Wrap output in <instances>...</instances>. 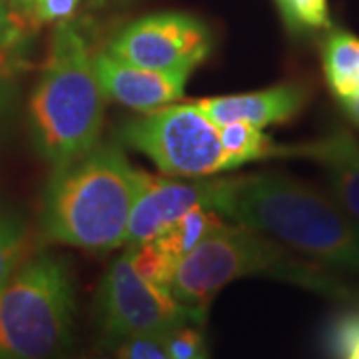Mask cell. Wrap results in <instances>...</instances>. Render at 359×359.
Masks as SVG:
<instances>
[{"mask_svg":"<svg viewBox=\"0 0 359 359\" xmlns=\"http://www.w3.org/2000/svg\"><path fill=\"white\" fill-rule=\"evenodd\" d=\"M218 214L318 264L359 273V222L302 180L278 172L226 178Z\"/></svg>","mask_w":359,"mask_h":359,"instance_id":"obj_1","label":"cell"},{"mask_svg":"<svg viewBox=\"0 0 359 359\" xmlns=\"http://www.w3.org/2000/svg\"><path fill=\"white\" fill-rule=\"evenodd\" d=\"M142 174L116 144L98 142L76 160L52 168L42 196V233L86 252H110L126 242Z\"/></svg>","mask_w":359,"mask_h":359,"instance_id":"obj_2","label":"cell"},{"mask_svg":"<svg viewBox=\"0 0 359 359\" xmlns=\"http://www.w3.org/2000/svg\"><path fill=\"white\" fill-rule=\"evenodd\" d=\"M104 100L86 34L72 20L58 22L28 100L36 152L56 168L92 150L100 142Z\"/></svg>","mask_w":359,"mask_h":359,"instance_id":"obj_3","label":"cell"},{"mask_svg":"<svg viewBox=\"0 0 359 359\" xmlns=\"http://www.w3.org/2000/svg\"><path fill=\"white\" fill-rule=\"evenodd\" d=\"M250 276L278 278L332 297L349 299L353 295L325 269L295 259L280 242L242 224H222L182 257L170 292L196 323H202L214 297L228 283Z\"/></svg>","mask_w":359,"mask_h":359,"instance_id":"obj_4","label":"cell"},{"mask_svg":"<svg viewBox=\"0 0 359 359\" xmlns=\"http://www.w3.org/2000/svg\"><path fill=\"white\" fill-rule=\"evenodd\" d=\"M74 278L65 257L25 259L0 287V359H56L74 321Z\"/></svg>","mask_w":359,"mask_h":359,"instance_id":"obj_5","label":"cell"},{"mask_svg":"<svg viewBox=\"0 0 359 359\" xmlns=\"http://www.w3.org/2000/svg\"><path fill=\"white\" fill-rule=\"evenodd\" d=\"M122 146L148 156L172 178H212L240 168L222 146L219 126L190 104H168L116 130Z\"/></svg>","mask_w":359,"mask_h":359,"instance_id":"obj_6","label":"cell"},{"mask_svg":"<svg viewBox=\"0 0 359 359\" xmlns=\"http://www.w3.org/2000/svg\"><path fill=\"white\" fill-rule=\"evenodd\" d=\"M96 321L104 344L110 347L134 335L168 334L182 323H196L170 290L142 278L128 250L104 273L96 294Z\"/></svg>","mask_w":359,"mask_h":359,"instance_id":"obj_7","label":"cell"},{"mask_svg":"<svg viewBox=\"0 0 359 359\" xmlns=\"http://www.w3.org/2000/svg\"><path fill=\"white\" fill-rule=\"evenodd\" d=\"M212 32L200 18L184 13H158L124 26L106 52L148 70L192 72L212 52Z\"/></svg>","mask_w":359,"mask_h":359,"instance_id":"obj_8","label":"cell"},{"mask_svg":"<svg viewBox=\"0 0 359 359\" xmlns=\"http://www.w3.org/2000/svg\"><path fill=\"white\" fill-rule=\"evenodd\" d=\"M226 178H172L142 174L138 198L130 214L124 245H138L154 240L170 224L196 208L218 212Z\"/></svg>","mask_w":359,"mask_h":359,"instance_id":"obj_9","label":"cell"},{"mask_svg":"<svg viewBox=\"0 0 359 359\" xmlns=\"http://www.w3.org/2000/svg\"><path fill=\"white\" fill-rule=\"evenodd\" d=\"M96 76L106 98L136 112H152L174 104L184 96L186 82L192 72H162L122 62L108 52L94 56Z\"/></svg>","mask_w":359,"mask_h":359,"instance_id":"obj_10","label":"cell"},{"mask_svg":"<svg viewBox=\"0 0 359 359\" xmlns=\"http://www.w3.org/2000/svg\"><path fill=\"white\" fill-rule=\"evenodd\" d=\"M309 100V88L302 82H285L257 92L216 96L196 100V106L216 126L230 122H248L257 128L283 124L299 114Z\"/></svg>","mask_w":359,"mask_h":359,"instance_id":"obj_11","label":"cell"},{"mask_svg":"<svg viewBox=\"0 0 359 359\" xmlns=\"http://www.w3.org/2000/svg\"><path fill=\"white\" fill-rule=\"evenodd\" d=\"M282 156L316 160L330 178L335 200L359 222V140L349 130L335 126L318 140L282 146Z\"/></svg>","mask_w":359,"mask_h":359,"instance_id":"obj_12","label":"cell"},{"mask_svg":"<svg viewBox=\"0 0 359 359\" xmlns=\"http://www.w3.org/2000/svg\"><path fill=\"white\" fill-rule=\"evenodd\" d=\"M323 74L337 100L359 92V39L346 30H334L321 50Z\"/></svg>","mask_w":359,"mask_h":359,"instance_id":"obj_13","label":"cell"},{"mask_svg":"<svg viewBox=\"0 0 359 359\" xmlns=\"http://www.w3.org/2000/svg\"><path fill=\"white\" fill-rule=\"evenodd\" d=\"M222 224L224 219L218 212L196 208L176 219L174 224H170L166 230L158 233L150 242H154L170 259L180 264L182 257L188 256L196 245L205 240Z\"/></svg>","mask_w":359,"mask_h":359,"instance_id":"obj_14","label":"cell"},{"mask_svg":"<svg viewBox=\"0 0 359 359\" xmlns=\"http://www.w3.org/2000/svg\"><path fill=\"white\" fill-rule=\"evenodd\" d=\"M219 138L222 146L236 160L238 166L282 156V146H276L262 128L248 122H230L219 126Z\"/></svg>","mask_w":359,"mask_h":359,"instance_id":"obj_15","label":"cell"},{"mask_svg":"<svg viewBox=\"0 0 359 359\" xmlns=\"http://www.w3.org/2000/svg\"><path fill=\"white\" fill-rule=\"evenodd\" d=\"M28 252V228L25 219L0 208V287L25 262Z\"/></svg>","mask_w":359,"mask_h":359,"instance_id":"obj_16","label":"cell"},{"mask_svg":"<svg viewBox=\"0 0 359 359\" xmlns=\"http://www.w3.org/2000/svg\"><path fill=\"white\" fill-rule=\"evenodd\" d=\"M126 250H128L130 259H132V266L136 268V271L144 280L170 290L176 268H178V264L174 259H170L154 242L126 245Z\"/></svg>","mask_w":359,"mask_h":359,"instance_id":"obj_17","label":"cell"},{"mask_svg":"<svg viewBox=\"0 0 359 359\" xmlns=\"http://www.w3.org/2000/svg\"><path fill=\"white\" fill-rule=\"evenodd\" d=\"M285 25L294 32L321 30L330 26L327 0H276Z\"/></svg>","mask_w":359,"mask_h":359,"instance_id":"obj_18","label":"cell"},{"mask_svg":"<svg viewBox=\"0 0 359 359\" xmlns=\"http://www.w3.org/2000/svg\"><path fill=\"white\" fill-rule=\"evenodd\" d=\"M166 355L170 359H205L204 334L200 323H182L166 335Z\"/></svg>","mask_w":359,"mask_h":359,"instance_id":"obj_19","label":"cell"},{"mask_svg":"<svg viewBox=\"0 0 359 359\" xmlns=\"http://www.w3.org/2000/svg\"><path fill=\"white\" fill-rule=\"evenodd\" d=\"M30 22L32 18L14 11L6 0H0V54H14L25 44Z\"/></svg>","mask_w":359,"mask_h":359,"instance_id":"obj_20","label":"cell"},{"mask_svg":"<svg viewBox=\"0 0 359 359\" xmlns=\"http://www.w3.org/2000/svg\"><path fill=\"white\" fill-rule=\"evenodd\" d=\"M166 335L168 334H148L134 335L124 341H120L116 349L118 359H162L166 355Z\"/></svg>","mask_w":359,"mask_h":359,"instance_id":"obj_21","label":"cell"},{"mask_svg":"<svg viewBox=\"0 0 359 359\" xmlns=\"http://www.w3.org/2000/svg\"><path fill=\"white\" fill-rule=\"evenodd\" d=\"M16 66L13 54H0V118L8 114L16 100Z\"/></svg>","mask_w":359,"mask_h":359,"instance_id":"obj_22","label":"cell"},{"mask_svg":"<svg viewBox=\"0 0 359 359\" xmlns=\"http://www.w3.org/2000/svg\"><path fill=\"white\" fill-rule=\"evenodd\" d=\"M80 0H34L32 16L36 22H65L78 8Z\"/></svg>","mask_w":359,"mask_h":359,"instance_id":"obj_23","label":"cell"},{"mask_svg":"<svg viewBox=\"0 0 359 359\" xmlns=\"http://www.w3.org/2000/svg\"><path fill=\"white\" fill-rule=\"evenodd\" d=\"M11 6H13L14 11H18L20 14H25L28 18H32L34 20V16H32V8H34V0H6Z\"/></svg>","mask_w":359,"mask_h":359,"instance_id":"obj_24","label":"cell"},{"mask_svg":"<svg viewBox=\"0 0 359 359\" xmlns=\"http://www.w3.org/2000/svg\"><path fill=\"white\" fill-rule=\"evenodd\" d=\"M82 359H118V358H106V355H100V358H82Z\"/></svg>","mask_w":359,"mask_h":359,"instance_id":"obj_25","label":"cell"},{"mask_svg":"<svg viewBox=\"0 0 359 359\" xmlns=\"http://www.w3.org/2000/svg\"><path fill=\"white\" fill-rule=\"evenodd\" d=\"M162 359H170V358H162Z\"/></svg>","mask_w":359,"mask_h":359,"instance_id":"obj_26","label":"cell"},{"mask_svg":"<svg viewBox=\"0 0 359 359\" xmlns=\"http://www.w3.org/2000/svg\"><path fill=\"white\" fill-rule=\"evenodd\" d=\"M355 96H359V92H358V94H355Z\"/></svg>","mask_w":359,"mask_h":359,"instance_id":"obj_27","label":"cell"},{"mask_svg":"<svg viewBox=\"0 0 359 359\" xmlns=\"http://www.w3.org/2000/svg\"><path fill=\"white\" fill-rule=\"evenodd\" d=\"M205 359H208V358H205Z\"/></svg>","mask_w":359,"mask_h":359,"instance_id":"obj_28","label":"cell"}]
</instances>
